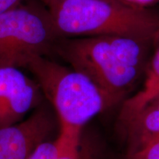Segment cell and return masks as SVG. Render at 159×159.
I'll list each match as a JSON object with an SVG mask.
<instances>
[{"instance_id": "cell-1", "label": "cell", "mask_w": 159, "mask_h": 159, "mask_svg": "<svg viewBox=\"0 0 159 159\" xmlns=\"http://www.w3.org/2000/svg\"><path fill=\"white\" fill-rule=\"evenodd\" d=\"M152 47L131 38L98 35L62 38L54 48L71 68L97 85L109 111L121 106L141 85Z\"/></svg>"}, {"instance_id": "cell-2", "label": "cell", "mask_w": 159, "mask_h": 159, "mask_svg": "<svg viewBox=\"0 0 159 159\" xmlns=\"http://www.w3.org/2000/svg\"><path fill=\"white\" fill-rule=\"evenodd\" d=\"M61 38L117 35L159 43V11L114 0H44Z\"/></svg>"}, {"instance_id": "cell-3", "label": "cell", "mask_w": 159, "mask_h": 159, "mask_svg": "<svg viewBox=\"0 0 159 159\" xmlns=\"http://www.w3.org/2000/svg\"><path fill=\"white\" fill-rule=\"evenodd\" d=\"M25 67L34 75L60 127L83 130L94 116L108 111L102 92L83 73L45 55L33 57Z\"/></svg>"}, {"instance_id": "cell-4", "label": "cell", "mask_w": 159, "mask_h": 159, "mask_svg": "<svg viewBox=\"0 0 159 159\" xmlns=\"http://www.w3.org/2000/svg\"><path fill=\"white\" fill-rule=\"evenodd\" d=\"M49 11L21 6L0 13V66H26L60 39Z\"/></svg>"}, {"instance_id": "cell-5", "label": "cell", "mask_w": 159, "mask_h": 159, "mask_svg": "<svg viewBox=\"0 0 159 159\" xmlns=\"http://www.w3.org/2000/svg\"><path fill=\"white\" fill-rule=\"evenodd\" d=\"M49 106L43 102L27 119L0 128V159H27L40 144L53 139L60 125Z\"/></svg>"}, {"instance_id": "cell-6", "label": "cell", "mask_w": 159, "mask_h": 159, "mask_svg": "<svg viewBox=\"0 0 159 159\" xmlns=\"http://www.w3.org/2000/svg\"><path fill=\"white\" fill-rule=\"evenodd\" d=\"M43 100L36 81L17 67L0 66V128L19 122Z\"/></svg>"}, {"instance_id": "cell-7", "label": "cell", "mask_w": 159, "mask_h": 159, "mask_svg": "<svg viewBox=\"0 0 159 159\" xmlns=\"http://www.w3.org/2000/svg\"><path fill=\"white\" fill-rule=\"evenodd\" d=\"M120 128L124 134L125 159H139L159 140V95Z\"/></svg>"}, {"instance_id": "cell-8", "label": "cell", "mask_w": 159, "mask_h": 159, "mask_svg": "<svg viewBox=\"0 0 159 159\" xmlns=\"http://www.w3.org/2000/svg\"><path fill=\"white\" fill-rule=\"evenodd\" d=\"M159 95V43L149 59L142 87L125 101L120 106L118 115L119 126L124 125L141 109Z\"/></svg>"}, {"instance_id": "cell-9", "label": "cell", "mask_w": 159, "mask_h": 159, "mask_svg": "<svg viewBox=\"0 0 159 159\" xmlns=\"http://www.w3.org/2000/svg\"><path fill=\"white\" fill-rule=\"evenodd\" d=\"M82 132L80 130L60 127L61 148L56 159H79V145Z\"/></svg>"}, {"instance_id": "cell-10", "label": "cell", "mask_w": 159, "mask_h": 159, "mask_svg": "<svg viewBox=\"0 0 159 159\" xmlns=\"http://www.w3.org/2000/svg\"><path fill=\"white\" fill-rule=\"evenodd\" d=\"M61 148V139L58 134L56 138L40 144L27 159H56Z\"/></svg>"}, {"instance_id": "cell-11", "label": "cell", "mask_w": 159, "mask_h": 159, "mask_svg": "<svg viewBox=\"0 0 159 159\" xmlns=\"http://www.w3.org/2000/svg\"><path fill=\"white\" fill-rule=\"evenodd\" d=\"M122 5L139 9L153 8L159 3V0H114Z\"/></svg>"}, {"instance_id": "cell-12", "label": "cell", "mask_w": 159, "mask_h": 159, "mask_svg": "<svg viewBox=\"0 0 159 159\" xmlns=\"http://www.w3.org/2000/svg\"><path fill=\"white\" fill-rule=\"evenodd\" d=\"M139 159H159V140L151 145Z\"/></svg>"}, {"instance_id": "cell-13", "label": "cell", "mask_w": 159, "mask_h": 159, "mask_svg": "<svg viewBox=\"0 0 159 159\" xmlns=\"http://www.w3.org/2000/svg\"><path fill=\"white\" fill-rule=\"evenodd\" d=\"M22 0H0V13L20 5Z\"/></svg>"}]
</instances>
